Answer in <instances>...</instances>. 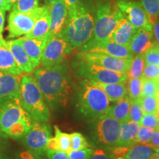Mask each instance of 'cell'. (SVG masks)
<instances>
[{
  "mask_svg": "<svg viewBox=\"0 0 159 159\" xmlns=\"http://www.w3.org/2000/svg\"><path fill=\"white\" fill-rule=\"evenodd\" d=\"M154 131V129L141 125L138 133H137L136 139H135V143H142V144H148Z\"/></svg>",
  "mask_w": 159,
  "mask_h": 159,
  "instance_id": "d590c367",
  "label": "cell"
},
{
  "mask_svg": "<svg viewBox=\"0 0 159 159\" xmlns=\"http://www.w3.org/2000/svg\"><path fill=\"white\" fill-rule=\"evenodd\" d=\"M79 74L93 82L103 84L126 83L128 79L127 73L109 70L85 61H83L80 67Z\"/></svg>",
  "mask_w": 159,
  "mask_h": 159,
  "instance_id": "30bf717a",
  "label": "cell"
},
{
  "mask_svg": "<svg viewBox=\"0 0 159 159\" xmlns=\"http://www.w3.org/2000/svg\"><path fill=\"white\" fill-rule=\"evenodd\" d=\"M54 129V137L56 139L59 150L67 152L71 150V135L62 132L57 126H55Z\"/></svg>",
  "mask_w": 159,
  "mask_h": 159,
  "instance_id": "f1b7e54d",
  "label": "cell"
},
{
  "mask_svg": "<svg viewBox=\"0 0 159 159\" xmlns=\"http://www.w3.org/2000/svg\"><path fill=\"white\" fill-rule=\"evenodd\" d=\"M71 50L72 48L61 33L49 37L43 49L40 64L42 67H51L61 64L65 61L66 57Z\"/></svg>",
  "mask_w": 159,
  "mask_h": 159,
  "instance_id": "52a82bcc",
  "label": "cell"
},
{
  "mask_svg": "<svg viewBox=\"0 0 159 159\" xmlns=\"http://www.w3.org/2000/svg\"><path fill=\"white\" fill-rule=\"evenodd\" d=\"M21 78L0 70V99L7 97H19Z\"/></svg>",
  "mask_w": 159,
  "mask_h": 159,
  "instance_id": "44dd1931",
  "label": "cell"
},
{
  "mask_svg": "<svg viewBox=\"0 0 159 159\" xmlns=\"http://www.w3.org/2000/svg\"><path fill=\"white\" fill-rule=\"evenodd\" d=\"M21 77L19 99L21 106L30 115L34 122L47 123L50 118L49 108L34 77L29 74Z\"/></svg>",
  "mask_w": 159,
  "mask_h": 159,
  "instance_id": "277c9868",
  "label": "cell"
},
{
  "mask_svg": "<svg viewBox=\"0 0 159 159\" xmlns=\"http://www.w3.org/2000/svg\"><path fill=\"white\" fill-rule=\"evenodd\" d=\"M89 159H116L113 154H108L101 149L94 150V153Z\"/></svg>",
  "mask_w": 159,
  "mask_h": 159,
  "instance_id": "7bdbcfd3",
  "label": "cell"
},
{
  "mask_svg": "<svg viewBox=\"0 0 159 159\" xmlns=\"http://www.w3.org/2000/svg\"><path fill=\"white\" fill-rule=\"evenodd\" d=\"M110 102L104 91L93 81L85 78L81 83L77 107L85 117L99 118L105 114Z\"/></svg>",
  "mask_w": 159,
  "mask_h": 159,
  "instance_id": "5b68a950",
  "label": "cell"
},
{
  "mask_svg": "<svg viewBox=\"0 0 159 159\" xmlns=\"http://www.w3.org/2000/svg\"><path fill=\"white\" fill-rule=\"evenodd\" d=\"M153 33L145 29L137 30L131 40L129 49L134 55H144L155 43L152 41Z\"/></svg>",
  "mask_w": 159,
  "mask_h": 159,
  "instance_id": "ac0fdd59",
  "label": "cell"
},
{
  "mask_svg": "<svg viewBox=\"0 0 159 159\" xmlns=\"http://www.w3.org/2000/svg\"><path fill=\"white\" fill-rule=\"evenodd\" d=\"M122 123L113 117L102 115L97 123V136L100 144L108 148H116Z\"/></svg>",
  "mask_w": 159,
  "mask_h": 159,
  "instance_id": "7c38bea8",
  "label": "cell"
},
{
  "mask_svg": "<svg viewBox=\"0 0 159 159\" xmlns=\"http://www.w3.org/2000/svg\"><path fill=\"white\" fill-rule=\"evenodd\" d=\"M0 70L17 77H21L23 73L16 63L11 49L2 34H0Z\"/></svg>",
  "mask_w": 159,
  "mask_h": 159,
  "instance_id": "ffe728a7",
  "label": "cell"
},
{
  "mask_svg": "<svg viewBox=\"0 0 159 159\" xmlns=\"http://www.w3.org/2000/svg\"><path fill=\"white\" fill-rule=\"evenodd\" d=\"M114 105H110L105 115L111 116L120 121L121 122H126L130 121L129 113H130V99L128 96L114 102Z\"/></svg>",
  "mask_w": 159,
  "mask_h": 159,
  "instance_id": "603a6c76",
  "label": "cell"
},
{
  "mask_svg": "<svg viewBox=\"0 0 159 159\" xmlns=\"http://www.w3.org/2000/svg\"><path fill=\"white\" fill-rule=\"evenodd\" d=\"M158 130H159V129H158Z\"/></svg>",
  "mask_w": 159,
  "mask_h": 159,
  "instance_id": "11a10c76",
  "label": "cell"
},
{
  "mask_svg": "<svg viewBox=\"0 0 159 159\" xmlns=\"http://www.w3.org/2000/svg\"><path fill=\"white\" fill-rule=\"evenodd\" d=\"M145 65H159V45L155 43L151 48L144 54Z\"/></svg>",
  "mask_w": 159,
  "mask_h": 159,
  "instance_id": "8d00e7d4",
  "label": "cell"
},
{
  "mask_svg": "<svg viewBox=\"0 0 159 159\" xmlns=\"http://www.w3.org/2000/svg\"><path fill=\"white\" fill-rule=\"evenodd\" d=\"M34 79L49 108L65 106L72 92L68 65L66 61L51 67H40Z\"/></svg>",
  "mask_w": 159,
  "mask_h": 159,
  "instance_id": "6da1fadb",
  "label": "cell"
},
{
  "mask_svg": "<svg viewBox=\"0 0 159 159\" xmlns=\"http://www.w3.org/2000/svg\"><path fill=\"white\" fill-rule=\"evenodd\" d=\"M139 123L141 125L149 127L155 130L159 129V118L157 114L144 113Z\"/></svg>",
  "mask_w": 159,
  "mask_h": 159,
  "instance_id": "74e56055",
  "label": "cell"
},
{
  "mask_svg": "<svg viewBox=\"0 0 159 159\" xmlns=\"http://www.w3.org/2000/svg\"><path fill=\"white\" fill-rule=\"evenodd\" d=\"M149 145H150L152 148L156 150L159 148V130H156L154 131L150 142L148 143Z\"/></svg>",
  "mask_w": 159,
  "mask_h": 159,
  "instance_id": "ee69618b",
  "label": "cell"
},
{
  "mask_svg": "<svg viewBox=\"0 0 159 159\" xmlns=\"http://www.w3.org/2000/svg\"><path fill=\"white\" fill-rule=\"evenodd\" d=\"M116 5L122 15L135 28L145 29L152 32L153 21L141 3L119 0L116 2Z\"/></svg>",
  "mask_w": 159,
  "mask_h": 159,
  "instance_id": "8fae6325",
  "label": "cell"
},
{
  "mask_svg": "<svg viewBox=\"0 0 159 159\" xmlns=\"http://www.w3.org/2000/svg\"><path fill=\"white\" fill-rule=\"evenodd\" d=\"M5 21V11L2 8H0V34H2Z\"/></svg>",
  "mask_w": 159,
  "mask_h": 159,
  "instance_id": "681fc988",
  "label": "cell"
},
{
  "mask_svg": "<svg viewBox=\"0 0 159 159\" xmlns=\"http://www.w3.org/2000/svg\"><path fill=\"white\" fill-rule=\"evenodd\" d=\"M144 114V111L143 110L140 98L136 99V100H131L130 113H129L130 120L139 123ZM139 124H140V123H139Z\"/></svg>",
  "mask_w": 159,
  "mask_h": 159,
  "instance_id": "d6a6232c",
  "label": "cell"
},
{
  "mask_svg": "<svg viewBox=\"0 0 159 159\" xmlns=\"http://www.w3.org/2000/svg\"><path fill=\"white\" fill-rule=\"evenodd\" d=\"M69 11L61 34L71 48H82L92 37L94 20L88 8L78 5Z\"/></svg>",
  "mask_w": 159,
  "mask_h": 159,
  "instance_id": "3957f363",
  "label": "cell"
},
{
  "mask_svg": "<svg viewBox=\"0 0 159 159\" xmlns=\"http://www.w3.org/2000/svg\"><path fill=\"white\" fill-rule=\"evenodd\" d=\"M14 159H45L40 155L29 150H21L16 152Z\"/></svg>",
  "mask_w": 159,
  "mask_h": 159,
  "instance_id": "60d3db41",
  "label": "cell"
},
{
  "mask_svg": "<svg viewBox=\"0 0 159 159\" xmlns=\"http://www.w3.org/2000/svg\"><path fill=\"white\" fill-rule=\"evenodd\" d=\"M158 81L154 80L142 79V93H141V97H148V96L157 97L158 96Z\"/></svg>",
  "mask_w": 159,
  "mask_h": 159,
  "instance_id": "4dcf8cb0",
  "label": "cell"
},
{
  "mask_svg": "<svg viewBox=\"0 0 159 159\" xmlns=\"http://www.w3.org/2000/svg\"><path fill=\"white\" fill-rule=\"evenodd\" d=\"M122 16L116 4L115 5L110 1L99 4L97 9L96 21L94 22L92 37L82 48L108 41L116 28L119 19Z\"/></svg>",
  "mask_w": 159,
  "mask_h": 159,
  "instance_id": "8992f818",
  "label": "cell"
},
{
  "mask_svg": "<svg viewBox=\"0 0 159 159\" xmlns=\"http://www.w3.org/2000/svg\"><path fill=\"white\" fill-rule=\"evenodd\" d=\"M47 150H52V151H57L60 150L58 148V144L56 141V139L55 137L52 136L49 139L47 144Z\"/></svg>",
  "mask_w": 159,
  "mask_h": 159,
  "instance_id": "f6af8a7d",
  "label": "cell"
},
{
  "mask_svg": "<svg viewBox=\"0 0 159 159\" xmlns=\"http://www.w3.org/2000/svg\"><path fill=\"white\" fill-rule=\"evenodd\" d=\"M6 42L13 55L16 63L21 71L26 74H31L33 72L35 69L31 62V60L24 49L19 39L6 41Z\"/></svg>",
  "mask_w": 159,
  "mask_h": 159,
  "instance_id": "d6986e66",
  "label": "cell"
},
{
  "mask_svg": "<svg viewBox=\"0 0 159 159\" xmlns=\"http://www.w3.org/2000/svg\"><path fill=\"white\" fill-rule=\"evenodd\" d=\"M2 2H3V0H0V7H1L2 4Z\"/></svg>",
  "mask_w": 159,
  "mask_h": 159,
  "instance_id": "db71d44e",
  "label": "cell"
},
{
  "mask_svg": "<svg viewBox=\"0 0 159 159\" xmlns=\"http://www.w3.org/2000/svg\"><path fill=\"white\" fill-rule=\"evenodd\" d=\"M49 27H50V18H49V5H44V9L42 13L38 18L31 31L25 36L31 39H42L48 35Z\"/></svg>",
  "mask_w": 159,
  "mask_h": 159,
  "instance_id": "7402d4cb",
  "label": "cell"
},
{
  "mask_svg": "<svg viewBox=\"0 0 159 159\" xmlns=\"http://www.w3.org/2000/svg\"><path fill=\"white\" fill-rule=\"evenodd\" d=\"M46 156L48 159H69L67 152L61 150H47Z\"/></svg>",
  "mask_w": 159,
  "mask_h": 159,
  "instance_id": "b9f144b4",
  "label": "cell"
},
{
  "mask_svg": "<svg viewBox=\"0 0 159 159\" xmlns=\"http://www.w3.org/2000/svg\"><path fill=\"white\" fill-rule=\"evenodd\" d=\"M50 27L47 38L59 34L66 25L69 11L63 0H57L49 5Z\"/></svg>",
  "mask_w": 159,
  "mask_h": 159,
  "instance_id": "5bb4252c",
  "label": "cell"
},
{
  "mask_svg": "<svg viewBox=\"0 0 159 159\" xmlns=\"http://www.w3.org/2000/svg\"><path fill=\"white\" fill-rule=\"evenodd\" d=\"M51 137V128L47 123L34 122L32 128L21 139L27 150L43 156L46 154L47 142Z\"/></svg>",
  "mask_w": 159,
  "mask_h": 159,
  "instance_id": "9c48e42d",
  "label": "cell"
},
{
  "mask_svg": "<svg viewBox=\"0 0 159 159\" xmlns=\"http://www.w3.org/2000/svg\"><path fill=\"white\" fill-rule=\"evenodd\" d=\"M0 159H7V156H5V155H4L2 153L1 150H0Z\"/></svg>",
  "mask_w": 159,
  "mask_h": 159,
  "instance_id": "f5cc1de1",
  "label": "cell"
},
{
  "mask_svg": "<svg viewBox=\"0 0 159 159\" xmlns=\"http://www.w3.org/2000/svg\"><path fill=\"white\" fill-rule=\"evenodd\" d=\"M19 40L24 49L30 58L33 67L35 69L40 64L43 49L47 43V38L45 37L42 39H36L25 36L19 38Z\"/></svg>",
  "mask_w": 159,
  "mask_h": 159,
  "instance_id": "e0dca14e",
  "label": "cell"
},
{
  "mask_svg": "<svg viewBox=\"0 0 159 159\" xmlns=\"http://www.w3.org/2000/svg\"><path fill=\"white\" fill-rule=\"evenodd\" d=\"M17 0H3L2 4V6L0 8L4 9L5 11H10V10H11L12 6L13 5V4Z\"/></svg>",
  "mask_w": 159,
  "mask_h": 159,
  "instance_id": "7dc6e473",
  "label": "cell"
},
{
  "mask_svg": "<svg viewBox=\"0 0 159 159\" xmlns=\"http://www.w3.org/2000/svg\"><path fill=\"white\" fill-rule=\"evenodd\" d=\"M108 97L110 102H116L124 98L128 94V87L125 83H111V84H103V83H95Z\"/></svg>",
  "mask_w": 159,
  "mask_h": 159,
  "instance_id": "484cf974",
  "label": "cell"
},
{
  "mask_svg": "<svg viewBox=\"0 0 159 159\" xmlns=\"http://www.w3.org/2000/svg\"><path fill=\"white\" fill-rule=\"evenodd\" d=\"M152 159H159V148L155 150V152Z\"/></svg>",
  "mask_w": 159,
  "mask_h": 159,
  "instance_id": "f907efd6",
  "label": "cell"
},
{
  "mask_svg": "<svg viewBox=\"0 0 159 159\" xmlns=\"http://www.w3.org/2000/svg\"><path fill=\"white\" fill-rule=\"evenodd\" d=\"M34 121L20 102L19 97L0 99V136L21 139L32 128Z\"/></svg>",
  "mask_w": 159,
  "mask_h": 159,
  "instance_id": "7a4b0ae2",
  "label": "cell"
},
{
  "mask_svg": "<svg viewBox=\"0 0 159 159\" xmlns=\"http://www.w3.org/2000/svg\"><path fill=\"white\" fill-rule=\"evenodd\" d=\"M39 7V0H17L11 7V11L29 13Z\"/></svg>",
  "mask_w": 159,
  "mask_h": 159,
  "instance_id": "83f0119b",
  "label": "cell"
},
{
  "mask_svg": "<svg viewBox=\"0 0 159 159\" xmlns=\"http://www.w3.org/2000/svg\"><path fill=\"white\" fill-rule=\"evenodd\" d=\"M81 49L83 52L103 53V54L121 57V58L132 59L134 56L128 47L118 44V43L109 41L96 43V44L85 47Z\"/></svg>",
  "mask_w": 159,
  "mask_h": 159,
  "instance_id": "9a60e30c",
  "label": "cell"
},
{
  "mask_svg": "<svg viewBox=\"0 0 159 159\" xmlns=\"http://www.w3.org/2000/svg\"><path fill=\"white\" fill-rule=\"evenodd\" d=\"M83 61L99 66L103 68L118 72L127 73L130 68L132 59L121 58L99 52H83Z\"/></svg>",
  "mask_w": 159,
  "mask_h": 159,
  "instance_id": "4fadbf2b",
  "label": "cell"
},
{
  "mask_svg": "<svg viewBox=\"0 0 159 159\" xmlns=\"http://www.w3.org/2000/svg\"><path fill=\"white\" fill-rule=\"evenodd\" d=\"M71 150H78L89 148V144L86 139L80 133L71 134Z\"/></svg>",
  "mask_w": 159,
  "mask_h": 159,
  "instance_id": "e575fe53",
  "label": "cell"
},
{
  "mask_svg": "<svg viewBox=\"0 0 159 159\" xmlns=\"http://www.w3.org/2000/svg\"><path fill=\"white\" fill-rule=\"evenodd\" d=\"M94 152V150L89 148L78 150H70L67 152V154L69 159H89Z\"/></svg>",
  "mask_w": 159,
  "mask_h": 159,
  "instance_id": "ab89813d",
  "label": "cell"
},
{
  "mask_svg": "<svg viewBox=\"0 0 159 159\" xmlns=\"http://www.w3.org/2000/svg\"><path fill=\"white\" fill-rule=\"evenodd\" d=\"M141 5L152 21L159 16V0H142Z\"/></svg>",
  "mask_w": 159,
  "mask_h": 159,
  "instance_id": "836d02e7",
  "label": "cell"
},
{
  "mask_svg": "<svg viewBox=\"0 0 159 159\" xmlns=\"http://www.w3.org/2000/svg\"><path fill=\"white\" fill-rule=\"evenodd\" d=\"M142 78H128V93L131 100H136L141 97L142 93Z\"/></svg>",
  "mask_w": 159,
  "mask_h": 159,
  "instance_id": "f546056e",
  "label": "cell"
},
{
  "mask_svg": "<svg viewBox=\"0 0 159 159\" xmlns=\"http://www.w3.org/2000/svg\"><path fill=\"white\" fill-rule=\"evenodd\" d=\"M145 66L144 55H137L133 57L128 72V78H142Z\"/></svg>",
  "mask_w": 159,
  "mask_h": 159,
  "instance_id": "4316f807",
  "label": "cell"
},
{
  "mask_svg": "<svg viewBox=\"0 0 159 159\" xmlns=\"http://www.w3.org/2000/svg\"><path fill=\"white\" fill-rule=\"evenodd\" d=\"M141 125L134 121L123 122L121 126L117 147H129L135 144L137 133Z\"/></svg>",
  "mask_w": 159,
  "mask_h": 159,
  "instance_id": "d4e9b609",
  "label": "cell"
},
{
  "mask_svg": "<svg viewBox=\"0 0 159 159\" xmlns=\"http://www.w3.org/2000/svg\"><path fill=\"white\" fill-rule=\"evenodd\" d=\"M141 103H142L143 110L144 113H151V114H158V102L157 97L148 96L141 97Z\"/></svg>",
  "mask_w": 159,
  "mask_h": 159,
  "instance_id": "1f68e13d",
  "label": "cell"
},
{
  "mask_svg": "<svg viewBox=\"0 0 159 159\" xmlns=\"http://www.w3.org/2000/svg\"><path fill=\"white\" fill-rule=\"evenodd\" d=\"M63 1L68 8V11H71V10L75 9L78 5L79 0H63Z\"/></svg>",
  "mask_w": 159,
  "mask_h": 159,
  "instance_id": "c3c4849f",
  "label": "cell"
},
{
  "mask_svg": "<svg viewBox=\"0 0 159 159\" xmlns=\"http://www.w3.org/2000/svg\"><path fill=\"white\" fill-rule=\"evenodd\" d=\"M154 152L155 149L150 145L135 143L127 147L125 153L122 157L116 159H152Z\"/></svg>",
  "mask_w": 159,
  "mask_h": 159,
  "instance_id": "cb8c5ba5",
  "label": "cell"
},
{
  "mask_svg": "<svg viewBox=\"0 0 159 159\" xmlns=\"http://www.w3.org/2000/svg\"><path fill=\"white\" fill-rule=\"evenodd\" d=\"M142 79L159 80V65L147 64L145 65L142 73Z\"/></svg>",
  "mask_w": 159,
  "mask_h": 159,
  "instance_id": "f35d334b",
  "label": "cell"
},
{
  "mask_svg": "<svg viewBox=\"0 0 159 159\" xmlns=\"http://www.w3.org/2000/svg\"><path fill=\"white\" fill-rule=\"evenodd\" d=\"M44 9V5L39 7L29 13H16L11 11L7 19L8 39H14L28 34L35 21Z\"/></svg>",
  "mask_w": 159,
  "mask_h": 159,
  "instance_id": "ba28073f",
  "label": "cell"
},
{
  "mask_svg": "<svg viewBox=\"0 0 159 159\" xmlns=\"http://www.w3.org/2000/svg\"><path fill=\"white\" fill-rule=\"evenodd\" d=\"M152 33L155 35L157 43L159 45V16L157 17L153 21L152 26Z\"/></svg>",
  "mask_w": 159,
  "mask_h": 159,
  "instance_id": "bcb514c9",
  "label": "cell"
},
{
  "mask_svg": "<svg viewBox=\"0 0 159 159\" xmlns=\"http://www.w3.org/2000/svg\"><path fill=\"white\" fill-rule=\"evenodd\" d=\"M43 1L44 2L45 5H51V4L54 3L55 2L57 1V0H43Z\"/></svg>",
  "mask_w": 159,
  "mask_h": 159,
  "instance_id": "816d5d0a",
  "label": "cell"
},
{
  "mask_svg": "<svg viewBox=\"0 0 159 159\" xmlns=\"http://www.w3.org/2000/svg\"><path fill=\"white\" fill-rule=\"evenodd\" d=\"M136 31L137 29L131 25L124 16H122L119 19L116 28L108 41L129 47L131 40Z\"/></svg>",
  "mask_w": 159,
  "mask_h": 159,
  "instance_id": "2e32d148",
  "label": "cell"
}]
</instances>
